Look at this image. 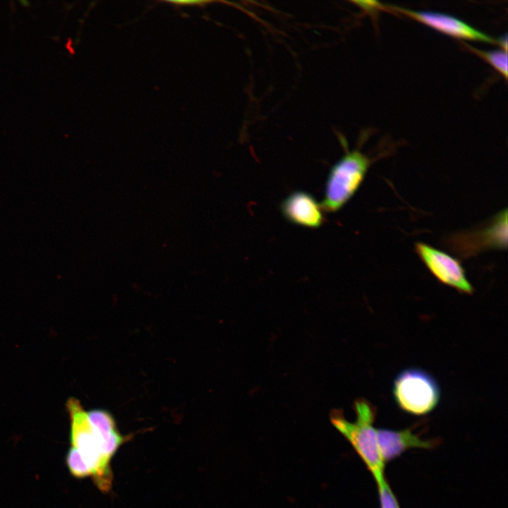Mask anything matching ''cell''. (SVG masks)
<instances>
[{"label": "cell", "instance_id": "cell-4", "mask_svg": "<svg viewBox=\"0 0 508 508\" xmlns=\"http://www.w3.org/2000/svg\"><path fill=\"white\" fill-rule=\"evenodd\" d=\"M392 395L401 411L413 416H424L439 404L440 389L430 374L411 368L397 375L393 382Z\"/></svg>", "mask_w": 508, "mask_h": 508}, {"label": "cell", "instance_id": "cell-14", "mask_svg": "<svg viewBox=\"0 0 508 508\" xmlns=\"http://www.w3.org/2000/svg\"><path fill=\"white\" fill-rule=\"evenodd\" d=\"M497 44L502 47V49L507 51V35L502 36L497 39Z\"/></svg>", "mask_w": 508, "mask_h": 508}, {"label": "cell", "instance_id": "cell-1", "mask_svg": "<svg viewBox=\"0 0 508 508\" xmlns=\"http://www.w3.org/2000/svg\"><path fill=\"white\" fill-rule=\"evenodd\" d=\"M356 420L349 421L339 410L332 412L330 420L334 428L350 442L372 474L376 484L385 480V463L380 452L377 428L374 425L376 408L360 398L353 406Z\"/></svg>", "mask_w": 508, "mask_h": 508}, {"label": "cell", "instance_id": "cell-7", "mask_svg": "<svg viewBox=\"0 0 508 508\" xmlns=\"http://www.w3.org/2000/svg\"><path fill=\"white\" fill-rule=\"evenodd\" d=\"M387 10L406 16L443 34L460 40H474L497 44V39L476 29L452 16L431 11H417L394 5H382Z\"/></svg>", "mask_w": 508, "mask_h": 508}, {"label": "cell", "instance_id": "cell-8", "mask_svg": "<svg viewBox=\"0 0 508 508\" xmlns=\"http://www.w3.org/2000/svg\"><path fill=\"white\" fill-rule=\"evenodd\" d=\"M280 210L289 222L310 229L321 226L325 217L320 203L306 191H294L284 198Z\"/></svg>", "mask_w": 508, "mask_h": 508}, {"label": "cell", "instance_id": "cell-2", "mask_svg": "<svg viewBox=\"0 0 508 508\" xmlns=\"http://www.w3.org/2000/svg\"><path fill=\"white\" fill-rule=\"evenodd\" d=\"M66 406L70 418L71 446L78 449L90 467L97 488L102 492H109L112 488L113 473L111 460L104 453L103 440L78 399L70 397Z\"/></svg>", "mask_w": 508, "mask_h": 508}, {"label": "cell", "instance_id": "cell-12", "mask_svg": "<svg viewBox=\"0 0 508 508\" xmlns=\"http://www.w3.org/2000/svg\"><path fill=\"white\" fill-rule=\"evenodd\" d=\"M376 485L380 508H401L386 478Z\"/></svg>", "mask_w": 508, "mask_h": 508}, {"label": "cell", "instance_id": "cell-10", "mask_svg": "<svg viewBox=\"0 0 508 508\" xmlns=\"http://www.w3.org/2000/svg\"><path fill=\"white\" fill-rule=\"evenodd\" d=\"M465 47L480 58L488 62L497 72L502 74L504 79L507 78V53L500 50L484 51L474 47L464 42Z\"/></svg>", "mask_w": 508, "mask_h": 508}, {"label": "cell", "instance_id": "cell-11", "mask_svg": "<svg viewBox=\"0 0 508 508\" xmlns=\"http://www.w3.org/2000/svg\"><path fill=\"white\" fill-rule=\"evenodd\" d=\"M66 464L70 473L75 478H83L92 476V471L85 463L80 452L73 447H71L66 455Z\"/></svg>", "mask_w": 508, "mask_h": 508}, {"label": "cell", "instance_id": "cell-3", "mask_svg": "<svg viewBox=\"0 0 508 508\" xmlns=\"http://www.w3.org/2000/svg\"><path fill=\"white\" fill-rule=\"evenodd\" d=\"M374 159L359 148L346 151L330 169L320 203L326 212L341 209L361 186Z\"/></svg>", "mask_w": 508, "mask_h": 508}, {"label": "cell", "instance_id": "cell-5", "mask_svg": "<svg viewBox=\"0 0 508 508\" xmlns=\"http://www.w3.org/2000/svg\"><path fill=\"white\" fill-rule=\"evenodd\" d=\"M449 247L461 258L489 249L507 247V210L497 213L484 226L453 234L447 240Z\"/></svg>", "mask_w": 508, "mask_h": 508}, {"label": "cell", "instance_id": "cell-9", "mask_svg": "<svg viewBox=\"0 0 508 508\" xmlns=\"http://www.w3.org/2000/svg\"><path fill=\"white\" fill-rule=\"evenodd\" d=\"M377 437L380 454L385 464L409 449H428L435 446L434 440L423 439L411 428L401 430L377 428Z\"/></svg>", "mask_w": 508, "mask_h": 508}, {"label": "cell", "instance_id": "cell-6", "mask_svg": "<svg viewBox=\"0 0 508 508\" xmlns=\"http://www.w3.org/2000/svg\"><path fill=\"white\" fill-rule=\"evenodd\" d=\"M415 250L429 272L442 284L460 293L472 294L474 289L456 258L428 244L418 242Z\"/></svg>", "mask_w": 508, "mask_h": 508}, {"label": "cell", "instance_id": "cell-13", "mask_svg": "<svg viewBox=\"0 0 508 508\" xmlns=\"http://www.w3.org/2000/svg\"><path fill=\"white\" fill-rule=\"evenodd\" d=\"M166 2L173 4L176 6H202L207 1H167Z\"/></svg>", "mask_w": 508, "mask_h": 508}]
</instances>
